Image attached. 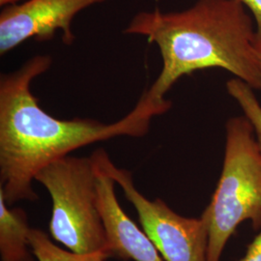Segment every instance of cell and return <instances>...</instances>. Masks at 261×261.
<instances>
[{
  "label": "cell",
  "instance_id": "9c48e42d",
  "mask_svg": "<svg viewBox=\"0 0 261 261\" xmlns=\"http://www.w3.org/2000/svg\"><path fill=\"white\" fill-rule=\"evenodd\" d=\"M227 92L241 107L245 116L251 122L261 148V106L253 89L240 79H232L226 84Z\"/></svg>",
  "mask_w": 261,
  "mask_h": 261
},
{
  "label": "cell",
  "instance_id": "8fae6325",
  "mask_svg": "<svg viewBox=\"0 0 261 261\" xmlns=\"http://www.w3.org/2000/svg\"><path fill=\"white\" fill-rule=\"evenodd\" d=\"M255 22V47L261 50V0H240Z\"/></svg>",
  "mask_w": 261,
  "mask_h": 261
},
{
  "label": "cell",
  "instance_id": "8992f818",
  "mask_svg": "<svg viewBox=\"0 0 261 261\" xmlns=\"http://www.w3.org/2000/svg\"><path fill=\"white\" fill-rule=\"evenodd\" d=\"M108 0H28L4 7L0 13V55L4 56L29 39L45 42L62 33L65 45H73L72 24L77 14Z\"/></svg>",
  "mask_w": 261,
  "mask_h": 261
},
{
  "label": "cell",
  "instance_id": "ba28073f",
  "mask_svg": "<svg viewBox=\"0 0 261 261\" xmlns=\"http://www.w3.org/2000/svg\"><path fill=\"white\" fill-rule=\"evenodd\" d=\"M30 230L27 212L21 208H9L0 196L1 261L37 260L30 246Z\"/></svg>",
  "mask_w": 261,
  "mask_h": 261
},
{
  "label": "cell",
  "instance_id": "7a4b0ae2",
  "mask_svg": "<svg viewBox=\"0 0 261 261\" xmlns=\"http://www.w3.org/2000/svg\"><path fill=\"white\" fill-rule=\"evenodd\" d=\"M158 47L163 66L142 97L166 103L179 79L196 71L224 69L261 91L255 22L240 0H197L186 10L137 13L124 31Z\"/></svg>",
  "mask_w": 261,
  "mask_h": 261
},
{
  "label": "cell",
  "instance_id": "6da1fadb",
  "mask_svg": "<svg viewBox=\"0 0 261 261\" xmlns=\"http://www.w3.org/2000/svg\"><path fill=\"white\" fill-rule=\"evenodd\" d=\"M51 65V56L38 55L0 76V196L8 206L37 200L32 183L48 165L98 141L142 138L152 119L171 108V102L153 103L140 97L129 113L113 123L56 118L41 109L31 92L32 82Z\"/></svg>",
  "mask_w": 261,
  "mask_h": 261
},
{
  "label": "cell",
  "instance_id": "30bf717a",
  "mask_svg": "<svg viewBox=\"0 0 261 261\" xmlns=\"http://www.w3.org/2000/svg\"><path fill=\"white\" fill-rule=\"evenodd\" d=\"M29 241L37 261H87L79 254L56 246L47 234L41 229L31 228Z\"/></svg>",
  "mask_w": 261,
  "mask_h": 261
},
{
  "label": "cell",
  "instance_id": "3957f363",
  "mask_svg": "<svg viewBox=\"0 0 261 261\" xmlns=\"http://www.w3.org/2000/svg\"><path fill=\"white\" fill-rule=\"evenodd\" d=\"M224 165L203 214L209 230L207 261H221L226 243L240 224L261 229V148L246 116L226 123Z\"/></svg>",
  "mask_w": 261,
  "mask_h": 261
},
{
  "label": "cell",
  "instance_id": "52a82bcc",
  "mask_svg": "<svg viewBox=\"0 0 261 261\" xmlns=\"http://www.w3.org/2000/svg\"><path fill=\"white\" fill-rule=\"evenodd\" d=\"M93 163L97 171V202L112 257L125 261H163L147 235L123 211L115 195L116 182L94 160Z\"/></svg>",
  "mask_w": 261,
  "mask_h": 261
},
{
  "label": "cell",
  "instance_id": "7c38bea8",
  "mask_svg": "<svg viewBox=\"0 0 261 261\" xmlns=\"http://www.w3.org/2000/svg\"><path fill=\"white\" fill-rule=\"evenodd\" d=\"M239 261H261V229L247 249L246 254Z\"/></svg>",
  "mask_w": 261,
  "mask_h": 261
},
{
  "label": "cell",
  "instance_id": "277c9868",
  "mask_svg": "<svg viewBox=\"0 0 261 261\" xmlns=\"http://www.w3.org/2000/svg\"><path fill=\"white\" fill-rule=\"evenodd\" d=\"M35 181L51 197L53 239L87 261L112 257L97 202V171L91 157L67 156L43 168Z\"/></svg>",
  "mask_w": 261,
  "mask_h": 261
},
{
  "label": "cell",
  "instance_id": "5bb4252c",
  "mask_svg": "<svg viewBox=\"0 0 261 261\" xmlns=\"http://www.w3.org/2000/svg\"><path fill=\"white\" fill-rule=\"evenodd\" d=\"M258 59H259V65H260L261 70V50H258Z\"/></svg>",
  "mask_w": 261,
  "mask_h": 261
},
{
  "label": "cell",
  "instance_id": "5b68a950",
  "mask_svg": "<svg viewBox=\"0 0 261 261\" xmlns=\"http://www.w3.org/2000/svg\"><path fill=\"white\" fill-rule=\"evenodd\" d=\"M94 161L121 187L137 210L144 233L166 261H207L209 230L205 219L186 218L161 198L150 200L134 184L129 170L117 168L106 150L97 149Z\"/></svg>",
  "mask_w": 261,
  "mask_h": 261
},
{
  "label": "cell",
  "instance_id": "4fadbf2b",
  "mask_svg": "<svg viewBox=\"0 0 261 261\" xmlns=\"http://www.w3.org/2000/svg\"><path fill=\"white\" fill-rule=\"evenodd\" d=\"M25 1H28V0H0V6L2 8H4V7H7V6L17 5V4L25 2Z\"/></svg>",
  "mask_w": 261,
  "mask_h": 261
}]
</instances>
